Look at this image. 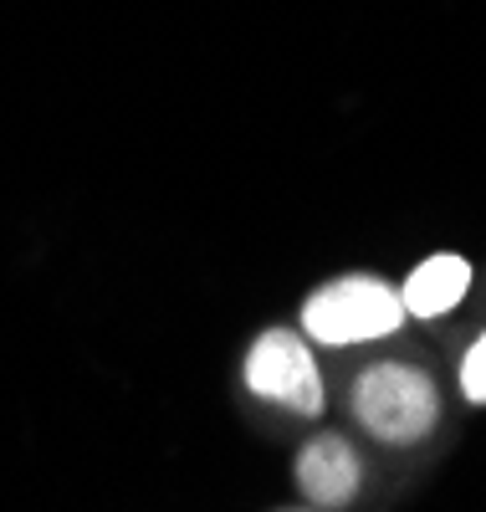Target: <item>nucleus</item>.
Masks as SVG:
<instances>
[{
	"mask_svg": "<svg viewBox=\"0 0 486 512\" xmlns=\"http://www.w3.org/2000/svg\"><path fill=\"white\" fill-rule=\"evenodd\" d=\"M348 410L369 431V441L405 451V446H420L440 425V390L420 364L379 359L359 369V379L348 390Z\"/></svg>",
	"mask_w": 486,
	"mask_h": 512,
	"instance_id": "1",
	"label": "nucleus"
},
{
	"mask_svg": "<svg viewBox=\"0 0 486 512\" xmlns=\"http://www.w3.org/2000/svg\"><path fill=\"white\" fill-rule=\"evenodd\" d=\"M241 379L256 400H267L287 415L318 420L328 410L323 369H318L313 349H307V333H297V328L256 333V344L246 349V364H241Z\"/></svg>",
	"mask_w": 486,
	"mask_h": 512,
	"instance_id": "3",
	"label": "nucleus"
},
{
	"mask_svg": "<svg viewBox=\"0 0 486 512\" xmlns=\"http://www.w3.org/2000/svg\"><path fill=\"white\" fill-rule=\"evenodd\" d=\"M461 395H466V405H486V333L461 359Z\"/></svg>",
	"mask_w": 486,
	"mask_h": 512,
	"instance_id": "6",
	"label": "nucleus"
},
{
	"mask_svg": "<svg viewBox=\"0 0 486 512\" xmlns=\"http://www.w3.org/2000/svg\"><path fill=\"white\" fill-rule=\"evenodd\" d=\"M410 323L400 287H389L374 272H343L323 282L318 292H307L302 303V333L323 349H353V344H374Z\"/></svg>",
	"mask_w": 486,
	"mask_h": 512,
	"instance_id": "2",
	"label": "nucleus"
},
{
	"mask_svg": "<svg viewBox=\"0 0 486 512\" xmlns=\"http://www.w3.org/2000/svg\"><path fill=\"white\" fill-rule=\"evenodd\" d=\"M292 512H323V507H292Z\"/></svg>",
	"mask_w": 486,
	"mask_h": 512,
	"instance_id": "7",
	"label": "nucleus"
},
{
	"mask_svg": "<svg viewBox=\"0 0 486 512\" xmlns=\"http://www.w3.org/2000/svg\"><path fill=\"white\" fill-rule=\"evenodd\" d=\"M292 472H297V492L307 497V507H323V512H343L364 492V456L338 431L307 436Z\"/></svg>",
	"mask_w": 486,
	"mask_h": 512,
	"instance_id": "4",
	"label": "nucleus"
},
{
	"mask_svg": "<svg viewBox=\"0 0 486 512\" xmlns=\"http://www.w3.org/2000/svg\"><path fill=\"white\" fill-rule=\"evenodd\" d=\"M471 277H476V272H471L466 256H456V251H435V256H425V262L405 277L400 303H405V313H410V318H420V323L446 318L451 308H461V303H466Z\"/></svg>",
	"mask_w": 486,
	"mask_h": 512,
	"instance_id": "5",
	"label": "nucleus"
}]
</instances>
